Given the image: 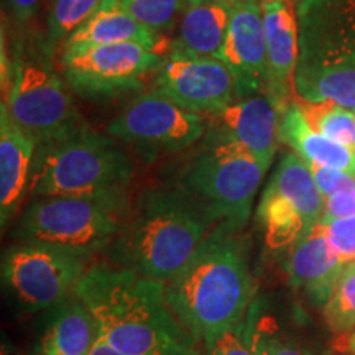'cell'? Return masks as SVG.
I'll return each instance as SVG.
<instances>
[{"mask_svg": "<svg viewBox=\"0 0 355 355\" xmlns=\"http://www.w3.org/2000/svg\"><path fill=\"white\" fill-rule=\"evenodd\" d=\"M344 266L319 222L291 247L288 279L293 290L303 293L311 304L326 306Z\"/></svg>", "mask_w": 355, "mask_h": 355, "instance_id": "cell-16", "label": "cell"}, {"mask_svg": "<svg viewBox=\"0 0 355 355\" xmlns=\"http://www.w3.org/2000/svg\"><path fill=\"white\" fill-rule=\"evenodd\" d=\"M2 355H7V354H6V350H3V354H2Z\"/></svg>", "mask_w": 355, "mask_h": 355, "instance_id": "cell-36", "label": "cell"}, {"mask_svg": "<svg viewBox=\"0 0 355 355\" xmlns=\"http://www.w3.org/2000/svg\"><path fill=\"white\" fill-rule=\"evenodd\" d=\"M38 144L19 128L0 105V222L6 229L28 196Z\"/></svg>", "mask_w": 355, "mask_h": 355, "instance_id": "cell-17", "label": "cell"}, {"mask_svg": "<svg viewBox=\"0 0 355 355\" xmlns=\"http://www.w3.org/2000/svg\"><path fill=\"white\" fill-rule=\"evenodd\" d=\"M87 259L38 242H13L2 254V288L19 313L37 314L73 295Z\"/></svg>", "mask_w": 355, "mask_h": 355, "instance_id": "cell-9", "label": "cell"}, {"mask_svg": "<svg viewBox=\"0 0 355 355\" xmlns=\"http://www.w3.org/2000/svg\"><path fill=\"white\" fill-rule=\"evenodd\" d=\"M132 178L133 163L122 141L86 125L61 139L38 144L28 196L127 191Z\"/></svg>", "mask_w": 355, "mask_h": 355, "instance_id": "cell-7", "label": "cell"}, {"mask_svg": "<svg viewBox=\"0 0 355 355\" xmlns=\"http://www.w3.org/2000/svg\"><path fill=\"white\" fill-rule=\"evenodd\" d=\"M263 10L268 86L265 94L279 112L295 92V71L298 64V17L293 0H261Z\"/></svg>", "mask_w": 355, "mask_h": 355, "instance_id": "cell-15", "label": "cell"}, {"mask_svg": "<svg viewBox=\"0 0 355 355\" xmlns=\"http://www.w3.org/2000/svg\"><path fill=\"white\" fill-rule=\"evenodd\" d=\"M230 15L232 0H186L166 51L217 58L227 37Z\"/></svg>", "mask_w": 355, "mask_h": 355, "instance_id": "cell-19", "label": "cell"}, {"mask_svg": "<svg viewBox=\"0 0 355 355\" xmlns=\"http://www.w3.org/2000/svg\"><path fill=\"white\" fill-rule=\"evenodd\" d=\"M109 43H140L162 53L165 42L162 35L152 32L135 20L119 0H102L101 7L86 24L66 40L69 44H109Z\"/></svg>", "mask_w": 355, "mask_h": 355, "instance_id": "cell-21", "label": "cell"}, {"mask_svg": "<svg viewBox=\"0 0 355 355\" xmlns=\"http://www.w3.org/2000/svg\"><path fill=\"white\" fill-rule=\"evenodd\" d=\"M266 188L290 199L303 216L306 227L313 229L322 220L324 199L318 189L308 163L296 153H285L279 158Z\"/></svg>", "mask_w": 355, "mask_h": 355, "instance_id": "cell-22", "label": "cell"}, {"mask_svg": "<svg viewBox=\"0 0 355 355\" xmlns=\"http://www.w3.org/2000/svg\"><path fill=\"white\" fill-rule=\"evenodd\" d=\"M3 2L17 25L26 26L38 15L40 8L44 6L46 0H3Z\"/></svg>", "mask_w": 355, "mask_h": 355, "instance_id": "cell-33", "label": "cell"}, {"mask_svg": "<svg viewBox=\"0 0 355 355\" xmlns=\"http://www.w3.org/2000/svg\"><path fill=\"white\" fill-rule=\"evenodd\" d=\"M217 58L232 73L237 97L265 94L268 58L261 0H232L229 32Z\"/></svg>", "mask_w": 355, "mask_h": 355, "instance_id": "cell-13", "label": "cell"}, {"mask_svg": "<svg viewBox=\"0 0 355 355\" xmlns=\"http://www.w3.org/2000/svg\"><path fill=\"white\" fill-rule=\"evenodd\" d=\"M204 344L206 355H263L259 304L252 303L241 321Z\"/></svg>", "mask_w": 355, "mask_h": 355, "instance_id": "cell-25", "label": "cell"}, {"mask_svg": "<svg viewBox=\"0 0 355 355\" xmlns=\"http://www.w3.org/2000/svg\"><path fill=\"white\" fill-rule=\"evenodd\" d=\"M101 332L76 293L43 311L38 331L40 355H89Z\"/></svg>", "mask_w": 355, "mask_h": 355, "instance_id": "cell-18", "label": "cell"}, {"mask_svg": "<svg viewBox=\"0 0 355 355\" xmlns=\"http://www.w3.org/2000/svg\"><path fill=\"white\" fill-rule=\"evenodd\" d=\"M266 171L268 168L245 146L204 140L201 150L186 163L176 186L212 224L242 232Z\"/></svg>", "mask_w": 355, "mask_h": 355, "instance_id": "cell-8", "label": "cell"}, {"mask_svg": "<svg viewBox=\"0 0 355 355\" xmlns=\"http://www.w3.org/2000/svg\"><path fill=\"white\" fill-rule=\"evenodd\" d=\"M355 216V186L324 198L322 220L344 219Z\"/></svg>", "mask_w": 355, "mask_h": 355, "instance_id": "cell-32", "label": "cell"}, {"mask_svg": "<svg viewBox=\"0 0 355 355\" xmlns=\"http://www.w3.org/2000/svg\"><path fill=\"white\" fill-rule=\"evenodd\" d=\"M107 135L132 146L145 158L180 153L204 139L206 115L191 112L159 94L144 92L109 122Z\"/></svg>", "mask_w": 355, "mask_h": 355, "instance_id": "cell-11", "label": "cell"}, {"mask_svg": "<svg viewBox=\"0 0 355 355\" xmlns=\"http://www.w3.org/2000/svg\"><path fill=\"white\" fill-rule=\"evenodd\" d=\"M324 232L332 250L340 263L349 265L355 261V216L344 219L321 220Z\"/></svg>", "mask_w": 355, "mask_h": 355, "instance_id": "cell-29", "label": "cell"}, {"mask_svg": "<svg viewBox=\"0 0 355 355\" xmlns=\"http://www.w3.org/2000/svg\"><path fill=\"white\" fill-rule=\"evenodd\" d=\"M296 17L295 92L355 110V0H298Z\"/></svg>", "mask_w": 355, "mask_h": 355, "instance_id": "cell-4", "label": "cell"}, {"mask_svg": "<svg viewBox=\"0 0 355 355\" xmlns=\"http://www.w3.org/2000/svg\"><path fill=\"white\" fill-rule=\"evenodd\" d=\"M53 56L44 35L38 33L19 37L10 55V81L2 107L37 144L61 139L87 125Z\"/></svg>", "mask_w": 355, "mask_h": 355, "instance_id": "cell-6", "label": "cell"}, {"mask_svg": "<svg viewBox=\"0 0 355 355\" xmlns=\"http://www.w3.org/2000/svg\"><path fill=\"white\" fill-rule=\"evenodd\" d=\"M135 20L162 35L175 28L186 0H119Z\"/></svg>", "mask_w": 355, "mask_h": 355, "instance_id": "cell-28", "label": "cell"}, {"mask_svg": "<svg viewBox=\"0 0 355 355\" xmlns=\"http://www.w3.org/2000/svg\"><path fill=\"white\" fill-rule=\"evenodd\" d=\"M214 227L178 186L145 189L107 250L110 265L165 283L188 265Z\"/></svg>", "mask_w": 355, "mask_h": 355, "instance_id": "cell-3", "label": "cell"}, {"mask_svg": "<svg viewBox=\"0 0 355 355\" xmlns=\"http://www.w3.org/2000/svg\"><path fill=\"white\" fill-rule=\"evenodd\" d=\"M340 339H345V350L350 352L352 355H355V329L350 332L349 336L340 337Z\"/></svg>", "mask_w": 355, "mask_h": 355, "instance_id": "cell-35", "label": "cell"}, {"mask_svg": "<svg viewBox=\"0 0 355 355\" xmlns=\"http://www.w3.org/2000/svg\"><path fill=\"white\" fill-rule=\"evenodd\" d=\"M153 91L201 115L214 114L237 99L235 79L219 58L176 51H166L162 58Z\"/></svg>", "mask_w": 355, "mask_h": 355, "instance_id": "cell-12", "label": "cell"}, {"mask_svg": "<svg viewBox=\"0 0 355 355\" xmlns=\"http://www.w3.org/2000/svg\"><path fill=\"white\" fill-rule=\"evenodd\" d=\"M306 121L327 139L355 150V110L334 102L298 101Z\"/></svg>", "mask_w": 355, "mask_h": 355, "instance_id": "cell-26", "label": "cell"}, {"mask_svg": "<svg viewBox=\"0 0 355 355\" xmlns=\"http://www.w3.org/2000/svg\"><path fill=\"white\" fill-rule=\"evenodd\" d=\"M206 122L202 140L245 146L270 170L279 144V114L268 96L237 97L224 109L206 115Z\"/></svg>", "mask_w": 355, "mask_h": 355, "instance_id": "cell-14", "label": "cell"}, {"mask_svg": "<svg viewBox=\"0 0 355 355\" xmlns=\"http://www.w3.org/2000/svg\"><path fill=\"white\" fill-rule=\"evenodd\" d=\"M324 321L339 337L355 329V261L344 266L329 301L324 306Z\"/></svg>", "mask_w": 355, "mask_h": 355, "instance_id": "cell-27", "label": "cell"}, {"mask_svg": "<svg viewBox=\"0 0 355 355\" xmlns=\"http://www.w3.org/2000/svg\"><path fill=\"white\" fill-rule=\"evenodd\" d=\"M162 53L140 43L69 44L58 68L69 89L84 99H110L137 91L162 63Z\"/></svg>", "mask_w": 355, "mask_h": 355, "instance_id": "cell-10", "label": "cell"}, {"mask_svg": "<svg viewBox=\"0 0 355 355\" xmlns=\"http://www.w3.org/2000/svg\"><path fill=\"white\" fill-rule=\"evenodd\" d=\"M279 141L286 144L308 165L331 166L355 176V150L327 139L306 121L298 101L279 110Z\"/></svg>", "mask_w": 355, "mask_h": 355, "instance_id": "cell-20", "label": "cell"}, {"mask_svg": "<svg viewBox=\"0 0 355 355\" xmlns=\"http://www.w3.org/2000/svg\"><path fill=\"white\" fill-rule=\"evenodd\" d=\"M132 211L128 191L32 198L12 230L15 242H38L91 259L109 250Z\"/></svg>", "mask_w": 355, "mask_h": 355, "instance_id": "cell-5", "label": "cell"}, {"mask_svg": "<svg viewBox=\"0 0 355 355\" xmlns=\"http://www.w3.org/2000/svg\"><path fill=\"white\" fill-rule=\"evenodd\" d=\"M247 248L241 232L216 225L188 265L165 282L168 306L196 340L232 327L250 308Z\"/></svg>", "mask_w": 355, "mask_h": 355, "instance_id": "cell-2", "label": "cell"}, {"mask_svg": "<svg viewBox=\"0 0 355 355\" xmlns=\"http://www.w3.org/2000/svg\"><path fill=\"white\" fill-rule=\"evenodd\" d=\"M313 173L314 181H316L318 189L321 191L322 198H329L339 191L349 189L355 186V176L344 170H337L331 166L321 165H308Z\"/></svg>", "mask_w": 355, "mask_h": 355, "instance_id": "cell-30", "label": "cell"}, {"mask_svg": "<svg viewBox=\"0 0 355 355\" xmlns=\"http://www.w3.org/2000/svg\"><path fill=\"white\" fill-rule=\"evenodd\" d=\"M38 355H40V354H38Z\"/></svg>", "mask_w": 355, "mask_h": 355, "instance_id": "cell-37", "label": "cell"}, {"mask_svg": "<svg viewBox=\"0 0 355 355\" xmlns=\"http://www.w3.org/2000/svg\"><path fill=\"white\" fill-rule=\"evenodd\" d=\"M257 219L263 230L266 248L273 252L293 247L308 232L298 207L270 188H265L261 194L257 206Z\"/></svg>", "mask_w": 355, "mask_h": 355, "instance_id": "cell-23", "label": "cell"}, {"mask_svg": "<svg viewBox=\"0 0 355 355\" xmlns=\"http://www.w3.org/2000/svg\"><path fill=\"white\" fill-rule=\"evenodd\" d=\"M261 345H263V355H313L306 345L296 343L290 337H282L275 334L273 331L266 329L260 319Z\"/></svg>", "mask_w": 355, "mask_h": 355, "instance_id": "cell-31", "label": "cell"}, {"mask_svg": "<svg viewBox=\"0 0 355 355\" xmlns=\"http://www.w3.org/2000/svg\"><path fill=\"white\" fill-rule=\"evenodd\" d=\"M74 293L94 316L102 339L125 355H198L194 337L168 306L165 283L99 263Z\"/></svg>", "mask_w": 355, "mask_h": 355, "instance_id": "cell-1", "label": "cell"}, {"mask_svg": "<svg viewBox=\"0 0 355 355\" xmlns=\"http://www.w3.org/2000/svg\"><path fill=\"white\" fill-rule=\"evenodd\" d=\"M101 3L102 0H46V26L43 35L53 55L94 15Z\"/></svg>", "mask_w": 355, "mask_h": 355, "instance_id": "cell-24", "label": "cell"}, {"mask_svg": "<svg viewBox=\"0 0 355 355\" xmlns=\"http://www.w3.org/2000/svg\"><path fill=\"white\" fill-rule=\"evenodd\" d=\"M89 355H125V354L119 352V350L110 347V345L99 336V339L96 340L94 345H92V349H91V352H89Z\"/></svg>", "mask_w": 355, "mask_h": 355, "instance_id": "cell-34", "label": "cell"}]
</instances>
